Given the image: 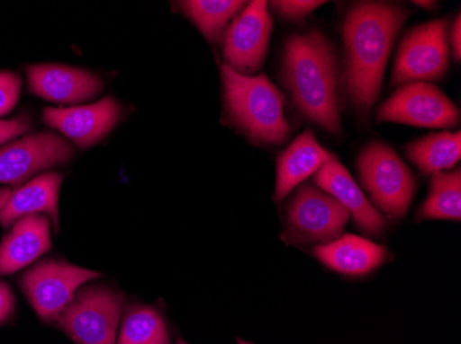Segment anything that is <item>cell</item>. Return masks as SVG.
<instances>
[{"mask_svg":"<svg viewBox=\"0 0 461 344\" xmlns=\"http://www.w3.org/2000/svg\"><path fill=\"white\" fill-rule=\"evenodd\" d=\"M284 62L285 79L300 112L339 136L338 68L330 41L320 31L292 36Z\"/></svg>","mask_w":461,"mask_h":344,"instance_id":"obj_2","label":"cell"},{"mask_svg":"<svg viewBox=\"0 0 461 344\" xmlns=\"http://www.w3.org/2000/svg\"><path fill=\"white\" fill-rule=\"evenodd\" d=\"M452 46L453 51H455L456 59H460L461 56V18L458 15L456 18L455 25L452 30Z\"/></svg>","mask_w":461,"mask_h":344,"instance_id":"obj_27","label":"cell"},{"mask_svg":"<svg viewBox=\"0 0 461 344\" xmlns=\"http://www.w3.org/2000/svg\"><path fill=\"white\" fill-rule=\"evenodd\" d=\"M176 344H188V343H185V341H184L183 339H178L177 343H176Z\"/></svg>","mask_w":461,"mask_h":344,"instance_id":"obj_30","label":"cell"},{"mask_svg":"<svg viewBox=\"0 0 461 344\" xmlns=\"http://www.w3.org/2000/svg\"><path fill=\"white\" fill-rule=\"evenodd\" d=\"M420 219L461 218V171L437 172L429 186V195L419 211Z\"/></svg>","mask_w":461,"mask_h":344,"instance_id":"obj_21","label":"cell"},{"mask_svg":"<svg viewBox=\"0 0 461 344\" xmlns=\"http://www.w3.org/2000/svg\"><path fill=\"white\" fill-rule=\"evenodd\" d=\"M123 297L104 286L83 287L59 313V330L77 344H115Z\"/></svg>","mask_w":461,"mask_h":344,"instance_id":"obj_4","label":"cell"},{"mask_svg":"<svg viewBox=\"0 0 461 344\" xmlns=\"http://www.w3.org/2000/svg\"><path fill=\"white\" fill-rule=\"evenodd\" d=\"M362 185L373 203L393 218H403L413 200V174L405 163L382 142L367 145L358 157Z\"/></svg>","mask_w":461,"mask_h":344,"instance_id":"obj_5","label":"cell"},{"mask_svg":"<svg viewBox=\"0 0 461 344\" xmlns=\"http://www.w3.org/2000/svg\"><path fill=\"white\" fill-rule=\"evenodd\" d=\"M406 17L403 7L382 2H361L347 15V87L359 113L366 115L379 98L388 57Z\"/></svg>","mask_w":461,"mask_h":344,"instance_id":"obj_1","label":"cell"},{"mask_svg":"<svg viewBox=\"0 0 461 344\" xmlns=\"http://www.w3.org/2000/svg\"><path fill=\"white\" fill-rule=\"evenodd\" d=\"M271 30L268 4L263 0L250 2L225 32V66L237 74L255 76L266 59Z\"/></svg>","mask_w":461,"mask_h":344,"instance_id":"obj_11","label":"cell"},{"mask_svg":"<svg viewBox=\"0 0 461 344\" xmlns=\"http://www.w3.org/2000/svg\"><path fill=\"white\" fill-rule=\"evenodd\" d=\"M348 219V211L336 198L304 185L287 206L284 235L293 244H328L340 237Z\"/></svg>","mask_w":461,"mask_h":344,"instance_id":"obj_6","label":"cell"},{"mask_svg":"<svg viewBox=\"0 0 461 344\" xmlns=\"http://www.w3.org/2000/svg\"><path fill=\"white\" fill-rule=\"evenodd\" d=\"M414 4H417V6L421 7H432V2H414Z\"/></svg>","mask_w":461,"mask_h":344,"instance_id":"obj_28","label":"cell"},{"mask_svg":"<svg viewBox=\"0 0 461 344\" xmlns=\"http://www.w3.org/2000/svg\"><path fill=\"white\" fill-rule=\"evenodd\" d=\"M101 277L61 260H45L25 271L20 287L43 322H53L85 284Z\"/></svg>","mask_w":461,"mask_h":344,"instance_id":"obj_7","label":"cell"},{"mask_svg":"<svg viewBox=\"0 0 461 344\" xmlns=\"http://www.w3.org/2000/svg\"><path fill=\"white\" fill-rule=\"evenodd\" d=\"M27 76L32 94L59 105L86 102L103 90V80L97 75L72 66H31Z\"/></svg>","mask_w":461,"mask_h":344,"instance_id":"obj_13","label":"cell"},{"mask_svg":"<svg viewBox=\"0 0 461 344\" xmlns=\"http://www.w3.org/2000/svg\"><path fill=\"white\" fill-rule=\"evenodd\" d=\"M237 0H190L181 2L184 14L193 21L209 41H217L230 20L245 6Z\"/></svg>","mask_w":461,"mask_h":344,"instance_id":"obj_22","label":"cell"},{"mask_svg":"<svg viewBox=\"0 0 461 344\" xmlns=\"http://www.w3.org/2000/svg\"><path fill=\"white\" fill-rule=\"evenodd\" d=\"M15 312V297L12 288L0 281V327L6 324Z\"/></svg>","mask_w":461,"mask_h":344,"instance_id":"obj_26","label":"cell"},{"mask_svg":"<svg viewBox=\"0 0 461 344\" xmlns=\"http://www.w3.org/2000/svg\"><path fill=\"white\" fill-rule=\"evenodd\" d=\"M455 103L431 83H409L383 103L379 120L427 128H447L458 123Z\"/></svg>","mask_w":461,"mask_h":344,"instance_id":"obj_10","label":"cell"},{"mask_svg":"<svg viewBox=\"0 0 461 344\" xmlns=\"http://www.w3.org/2000/svg\"><path fill=\"white\" fill-rule=\"evenodd\" d=\"M238 344H250V343H248V341H245V340H242V339H240V340H238Z\"/></svg>","mask_w":461,"mask_h":344,"instance_id":"obj_29","label":"cell"},{"mask_svg":"<svg viewBox=\"0 0 461 344\" xmlns=\"http://www.w3.org/2000/svg\"><path fill=\"white\" fill-rule=\"evenodd\" d=\"M447 21L437 20L411 31L400 48L393 66L395 84L431 82L444 76L447 68Z\"/></svg>","mask_w":461,"mask_h":344,"instance_id":"obj_8","label":"cell"},{"mask_svg":"<svg viewBox=\"0 0 461 344\" xmlns=\"http://www.w3.org/2000/svg\"><path fill=\"white\" fill-rule=\"evenodd\" d=\"M224 100L235 126L258 144L279 145L289 134L284 95L266 75L245 76L221 66Z\"/></svg>","mask_w":461,"mask_h":344,"instance_id":"obj_3","label":"cell"},{"mask_svg":"<svg viewBox=\"0 0 461 344\" xmlns=\"http://www.w3.org/2000/svg\"><path fill=\"white\" fill-rule=\"evenodd\" d=\"M323 4V2H312V0H296V2H293V0H285V2H272V7L276 12H278L279 14L284 18H287V20H300V18H304L305 15L310 14L313 10L318 9V7Z\"/></svg>","mask_w":461,"mask_h":344,"instance_id":"obj_24","label":"cell"},{"mask_svg":"<svg viewBox=\"0 0 461 344\" xmlns=\"http://www.w3.org/2000/svg\"><path fill=\"white\" fill-rule=\"evenodd\" d=\"M41 118L75 145L87 149L115 128L122 118V106L115 98L105 97L90 105L45 108Z\"/></svg>","mask_w":461,"mask_h":344,"instance_id":"obj_12","label":"cell"},{"mask_svg":"<svg viewBox=\"0 0 461 344\" xmlns=\"http://www.w3.org/2000/svg\"><path fill=\"white\" fill-rule=\"evenodd\" d=\"M408 156L426 174H437L457 164L461 157V134H432L413 142Z\"/></svg>","mask_w":461,"mask_h":344,"instance_id":"obj_19","label":"cell"},{"mask_svg":"<svg viewBox=\"0 0 461 344\" xmlns=\"http://www.w3.org/2000/svg\"><path fill=\"white\" fill-rule=\"evenodd\" d=\"M331 160H336V157L318 144L315 134L311 130L304 131L279 156L276 200H284L293 189L311 175L317 174Z\"/></svg>","mask_w":461,"mask_h":344,"instance_id":"obj_18","label":"cell"},{"mask_svg":"<svg viewBox=\"0 0 461 344\" xmlns=\"http://www.w3.org/2000/svg\"><path fill=\"white\" fill-rule=\"evenodd\" d=\"M315 183L348 211L349 216L354 218L355 225L362 232L370 235H379L384 232L387 225L384 216L369 203L364 191L338 160L326 163L318 171Z\"/></svg>","mask_w":461,"mask_h":344,"instance_id":"obj_15","label":"cell"},{"mask_svg":"<svg viewBox=\"0 0 461 344\" xmlns=\"http://www.w3.org/2000/svg\"><path fill=\"white\" fill-rule=\"evenodd\" d=\"M115 344H172L165 318L155 307L133 306L122 320Z\"/></svg>","mask_w":461,"mask_h":344,"instance_id":"obj_20","label":"cell"},{"mask_svg":"<svg viewBox=\"0 0 461 344\" xmlns=\"http://www.w3.org/2000/svg\"><path fill=\"white\" fill-rule=\"evenodd\" d=\"M61 185V174L46 172L17 188L0 189V225L9 227L28 215L48 214L59 229Z\"/></svg>","mask_w":461,"mask_h":344,"instance_id":"obj_14","label":"cell"},{"mask_svg":"<svg viewBox=\"0 0 461 344\" xmlns=\"http://www.w3.org/2000/svg\"><path fill=\"white\" fill-rule=\"evenodd\" d=\"M21 94V79L13 72L0 71V118L9 115Z\"/></svg>","mask_w":461,"mask_h":344,"instance_id":"obj_23","label":"cell"},{"mask_svg":"<svg viewBox=\"0 0 461 344\" xmlns=\"http://www.w3.org/2000/svg\"><path fill=\"white\" fill-rule=\"evenodd\" d=\"M313 255L326 268L349 277L366 276L388 260V251L383 245L354 234L318 245Z\"/></svg>","mask_w":461,"mask_h":344,"instance_id":"obj_17","label":"cell"},{"mask_svg":"<svg viewBox=\"0 0 461 344\" xmlns=\"http://www.w3.org/2000/svg\"><path fill=\"white\" fill-rule=\"evenodd\" d=\"M32 127V119L28 113H20L13 119L7 120H0V146L17 138V137L24 136Z\"/></svg>","mask_w":461,"mask_h":344,"instance_id":"obj_25","label":"cell"},{"mask_svg":"<svg viewBox=\"0 0 461 344\" xmlns=\"http://www.w3.org/2000/svg\"><path fill=\"white\" fill-rule=\"evenodd\" d=\"M71 144L53 133H36L0 146V183L24 185L41 171L69 162Z\"/></svg>","mask_w":461,"mask_h":344,"instance_id":"obj_9","label":"cell"},{"mask_svg":"<svg viewBox=\"0 0 461 344\" xmlns=\"http://www.w3.org/2000/svg\"><path fill=\"white\" fill-rule=\"evenodd\" d=\"M51 247L50 219L45 215H28L13 224L0 243V276L27 268Z\"/></svg>","mask_w":461,"mask_h":344,"instance_id":"obj_16","label":"cell"}]
</instances>
